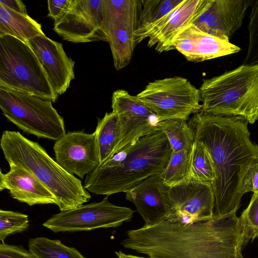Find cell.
<instances>
[{"label":"cell","instance_id":"8","mask_svg":"<svg viewBox=\"0 0 258 258\" xmlns=\"http://www.w3.org/2000/svg\"><path fill=\"white\" fill-rule=\"evenodd\" d=\"M137 96L162 121L173 119L186 121L202 108L199 89L181 77L150 82Z\"/></svg>","mask_w":258,"mask_h":258},{"label":"cell","instance_id":"24","mask_svg":"<svg viewBox=\"0 0 258 258\" xmlns=\"http://www.w3.org/2000/svg\"><path fill=\"white\" fill-rule=\"evenodd\" d=\"M159 131L167 137L172 151H191L195 142L194 132L186 120H166L160 123Z\"/></svg>","mask_w":258,"mask_h":258},{"label":"cell","instance_id":"33","mask_svg":"<svg viewBox=\"0 0 258 258\" xmlns=\"http://www.w3.org/2000/svg\"><path fill=\"white\" fill-rule=\"evenodd\" d=\"M72 0H49L47 1L48 17L54 21L61 17L68 10Z\"/></svg>","mask_w":258,"mask_h":258},{"label":"cell","instance_id":"15","mask_svg":"<svg viewBox=\"0 0 258 258\" xmlns=\"http://www.w3.org/2000/svg\"><path fill=\"white\" fill-rule=\"evenodd\" d=\"M253 0H210L193 24L202 31L230 41L243 24Z\"/></svg>","mask_w":258,"mask_h":258},{"label":"cell","instance_id":"13","mask_svg":"<svg viewBox=\"0 0 258 258\" xmlns=\"http://www.w3.org/2000/svg\"><path fill=\"white\" fill-rule=\"evenodd\" d=\"M111 101L112 111L117 115L120 127L119 140L114 155L140 138L159 131L162 121L137 96L118 89L112 93Z\"/></svg>","mask_w":258,"mask_h":258},{"label":"cell","instance_id":"25","mask_svg":"<svg viewBox=\"0 0 258 258\" xmlns=\"http://www.w3.org/2000/svg\"><path fill=\"white\" fill-rule=\"evenodd\" d=\"M191 151H172L165 168L159 174L163 183L168 187L184 183L190 178Z\"/></svg>","mask_w":258,"mask_h":258},{"label":"cell","instance_id":"14","mask_svg":"<svg viewBox=\"0 0 258 258\" xmlns=\"http://www.w3.org/2000/svg\"><path fill=\"white\" fill-rule=\"evenodd\" d=\"M53 149L58 164L82 179L100 165L94 132H69L55 141Z\"/></svg>","mask_w":258,"mask_h":258},{"label":"cell","instance_id":"1","mask_svg":"<svg viewBox=\"0 0 258 258\" xmlns=\"http://www.w3.org/2000/svg\"><path fill=\"white\" fill-rule=\"evenodd\" d=\"M237 211L181 224L162 221L127 231L121 244L150 258H243L244 236Z\"/></svg>","mask_w":258,"mask_h":258},{"label":"cell","instance_id":"34","mask_svg":"<svg viewBox=\"0 0 258 258\" xmlns=\"http://www.w3.org/2000/svg\"><path fill=\"white\" fill-rule=\"evenodd\" d=\"M0 3L17 13L27 14L25 5L20 0H1Z\"/></svg>","mask_w":258,"mask_h":258},{"label":"cell","instance_id":"32","mask_svg":"<svg viewBox=\"0 0 258 258\" xmlns=\"http://www.w3.org/2000/svg\"><path fill=\"white\" fill-rule=\"evenodd\" d=\"M0 258H37L29 250L21 246L0 244Z\"/></svg>","mask_w":258,"mask_h":258},{"label":"cell","instance_id":"9","mask_svg":"<svg viewBox=\"0 0 258 258\" xmlns=\"http://www.w3.org/2000/svg\"><path fill=\"white\" fill-rule=\"evenodd\" d=\"M139 8L138 0H104V28L117 71L131 61L136 45Z\"/></svg>","mask_w":258,"mask_h":258},{"label":"cell","instance_id":"20","mask_svg":"<svg viewBox=\"0 0 258 258\" xmlns=\"http://www.w3.org/2000/svg\"><path fill=\"white\" fill-rule=\"evenodd\" d=\"M210 0H183L171 13L168 19L148 38V46H155L159 53L174 49L173 41L184 28L192 24L203 12Z\"/></svg>","mask_w":258,"mask_h":258},{"label":"cell","instance_id":"4","mask_svg":"<svg viewBox=\"0 0 258 258\" xmlns=\"http://www.w3.org/2000/svg\"><path fill=\"white\" fill-rule=\"evenodd\" d=\"M0 146L9 165L23 168L33 175L53 195L61 211L77 208L91 199L81 180L62 168L37 142L19 132L6 130Z\"/></svg>","mask_w":258,"mask_h":258},{"label":"cell","instance_id":"30","mask_svg":"<svg viewBox=\"0 0 258 258\" xmlns=\"http://www.w3.org/2000/svg\"><path fill=\"white\" fill-rule=\"evenodd\" d=\"M248 25V44L243 64L258 63V0H253Z\"/></svg>","mask_w":258,"mask_h":258},{"label":"cell","instance_id":"5","mask_svg":"<svg viewBox=\"0 0 258 258\" xmlns=\"http://www.w3.org/2000/svg\"><path fill=\"white\" fill-rule=\"evenodd\" d=\"M199 89L203 112L240 116L250 124L258 120V63L204 79Z\"/></svg>","mask_w":258,"mask_h":258},{"label":"cell","instance_id":"7","mask_svg":"<svg viewBox=\"0 0 258 258\" xmlns=\"http://www.w3.org/2000/svg\"><path fill=\"white\" fill-rule=\"evenodd\" d=\"M50 100L0 86L3 115L24 132L39 138L57 141L66 134L63 117Z\"/></svg>","mask_w":258,"mask_h":258},{"label":"cell","instance_id":"18","mask_svg":"<svg viewBox=\"0 0 258 258\" xmlns=\"http://www.w3.org/2000/svg\"><path fill=\"white\" fill-rule=\"evenodd\" d=\"M159 174L149 177L125 192V199L135 206L146 226L165 220L168 187Z\"/></svg>","mask_w":258,"mask_h":258},{"label":"cell","instance_id":"16","mask_svg":"<svg viewBox=\"0 0 258 258\" xmlns=\"http://www.w3.org/2000/svg\"><path fill=\"white\" fill-rule=\"evenodd\" d=\"M27 44L41 64L55 95L64 93L75 78V61L68 56L62 44L45 35L37 36Z\"/></svg>","mask_w":258,"mask_h":258},{"label":"cell","instance_id":"10","mask_svg":"<svg viewBox=\"0 0 258 258\" xmlns=\"http://www.w3.org/2000/svg\"><path fill=\"white\" fill-rule=\"evenodd\" d=\"M134 211L110 203L108 196L50 217L43 226L54 232L91 231L100 228H115L129 222Z\"/></svg>","mask_w":258,"mask_h":258},{"label":"cell","instance_id":"31","mask_svg":"<svg viewBox=\"0 0 258 258\" xmlns=\"http://www.w3.org/2000/svg\"><path fill=\"white\" fill-rule=\"evenodd\" d=\"M250 191L258 194V158L250 166L242 183L243 195Z\"/></svg>","mask_w":258,"mask_h":258},{"label":"cell","instance_id":"11","mask_svg":"<svg viewBox=\"0 0 258 258\" xmlns=\"http://www.w3.org/2000/svg\"><path fill=\"white\" fill-rule=\"evenodd\" d=\"M214 209L211 185L190 179L168 187L165 220L181 224L205 221L214 216Z\"/></svg>","mask_w":258,"mask_h":258},{"label":"cell","instance_id":"21","mask_svg":"<svg viewBox=\"0 0 258 258\" xmlns=\"http://www.w3.org/2000/svg\"><path fill=\"white\" fill-rule=\"evenodd\" d=\"M183 0H141L137 29L136 44L140 43L161 27L172 12Z\"/></svg>","mask_w":258,"mask_h":258},{"label":"cell","instance_id":"2","mask_svg":"<svg viewBox=\"0 0 258 258\" xmlns=\"http://www.w3.org/2000/svg\"><path fill=\"white\" fill-rule=\"evenodd\" d=\"M188 123L195 141L206 147L213 162L214 214L237 211L244 195V178L258 158V146L250 139L248 122L240 116L216 115L201 110Z\"/></svg>","mask_w":258,"mask_h":258},{"label":"cell","instance_id":"17","mask_svg":"<svg viewBox=\"0 0 258 258\" xmlns=\"http://www.w3.org/2000/svg\"><path fill=\"white\" fill-rule=\"evenodd\" d=\"M177 50L188 61L201 62L238 52L241 48L231 43L206 33L190 24L173 41Z\"/></svg>","mask_w":258,"mask_h":258},{"label":"cell","instance_id":"6","mask_svg":"<svg viewBox=\"0 0 258 258\" xmlns=\"http://www.w3.org/2000/svg\"><path fill=\"white\" fill-rule=\"evenodd\" d=\"M0 86L33 94L54 103V94L30 46L10 36L0 37Z\"/></svg>","mask_w":258,"mask_h":258},{"label":"cell","instance_id":"27","mask_svg":"<svg viewBox=\"0 0 258 258\" xmlns=\"http://www.w3.org/2000/svg\"><path fill=\"white\" fill-rule=\"evenodd\" d=\"M29 250L37 258H86L77 249L60 240L44 237L30 239Z\"/></svg>","mask_w":258,"mask_h":258},{"label":"cell","instance_id":"35","mask_svg":"<svg viewBox=\"0 0 258 258\" xmlns=\"http://www.w3.org/2000/svg\"><path fill=\"white\" fill-rule=\"evenodd\" d=\"M115 253L117 258H150L148 256L144 257L136 255H133L131 254H126L121 251V250L115 251Z\"/></svg>","mask_w":258,"mask_h":258},{"label":"cell","instance_id":"28","mask_svg":"<svg viewBox=\"0 0 258 258\" xmlns=\"http://www.w3.org/2000/svg\"><path fill=\"white\" fill-rule=\"evenodd\" d=\"M27 215L9 210H0V240L4 243L9 236L26 230L29 225Z\"/></svg>","mask_w":258,"mask_h":258},{"label":"cell","instance_id":"12","mask_svg":"<svg viewBox=\"0 0 258 258\" xmlns=\"http://www.w3.org/2000/svg\"><path fill=\"white\" fill-rule=\"evenodd\" d=\"M104 0H72L67 12L54 21V31L73 43L108 42L103 24Z\"/></svg>","mask_w":258,"mask_h":258},{"label":"cell","instance_id":"26","mask_svg":"<svg viewBox=\"0 0 258 258\" xmlns=\"http://www.w3.org/2000/svg\"><path fill=\"white\" fill-rule=\"evenodd\" d=\"M190 178L212 185L216 175L211 155L201 142H194L191 152Z\"/></svg>","mask_w":258,"mask_h":258},{"label":"cell","instance_id":"3","mask_svg":"<svg viewBox=\"0 0 258 258\" xmlns=\"http://www.w3.org/2000/svg\"><path fill=\"white\" fill-rule=\"evenodd\" d=\"M172 150L160 131L125 147L87 174L84 187L98 195L126 192L149 177L159 174Z\"/></svg>","mask_w":258,"mask_h":258},{"label":"cell","instance_id":"29","mask_svg":"<svg viewBox=\"0 0 258 258\" xmlns=\"http://www.w3.org/2000/svg\"><path fill=\"white\" fill-rule=\"evenodd\" d=\"M239 218L245 246L258 237V194H252L248 206Z\"/></svg>","mask_w":258,"mask_h":258},{"label":"cell","instance_id":"22","mask_svg":"<svg viewBox=\"0 0 258 258\" xmlns=\"http://www.w3.org/2000/svg\"><path fill=\"white\" fill-rule=\"evenodd\" d=\"M42 35L45 34L41 24L28 14L17 13L0 3V37L10 35L27 44Z\"/></svg>","mask_w":258,"mask_h":258},{"label":"cell","instance_id":"19","mask_svg":"<svg viewBox=\"0 0 258 258\" xmlns=\"http://www.w3.org/2000/svg\"><path fill=\"white\" fill-rule=\"evenodd\" d=\"M10 167L6 173L1 170V191L7 189L13 199L30 206L56 204L51 192L31 173L14 165Z\"/></svg>","mask_w":258,"mask_h":258},{"label":"cell","instance_id":"23","mask_svg":"<svg viewBox=\"0 0 258 258\" xmlns=\"http://www.w3.org/2000/svg\"><path fill=\"white\" fill-rule=\"evenodd\" d=\"M94 133L100 164L113 156L119 142L120 127L116 113L107 112L98 118Z\"/></svg>","mask_w":258,"mask_h":258}]
</instances>
